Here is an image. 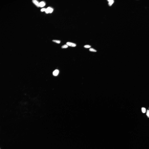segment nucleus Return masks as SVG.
I'll return each mask as SVG.
<instances>
[{"label": "nucleus", "mask_w": 149, "mask_h": 149, "mask_svg": "<svg viewBox=\"0 0 149 149\" xmlns=\"http://www.w3.org/2000/svg\"><path fill=\"white\" fill-rule=\"evenodd\" d=\"M81 3L83 8L93 17L95 18L98 17V7L92 1L89 0H84L81 1Z\"/></svg>", "instance_id": "2"}, {"label": "nucleus", "mask_w": 149, "mask_h": 149, "mask_svg": "<svg viewBox=\"0 0 149 149\" xmlns=\"http://www.w3.org/2000/svg\"><path fill=\"white\" fill-rule=\"evenodd\" d=\"M115 22L111 21V20H108L104 22L102 24V27L104 29H107L110 28H113L114 26Z\"/></svg>", "instance_id": "5"}, {"label": "nucleus", "mask_w": 149, "mask_h": 149, "mask_svg": "<svg viewBox=\"0 0 149 149\" xmlns=\"http://www.w3.org/2000/svg\"><path fill=\"white\" fill-rule=\"evenodd\" d=\"M130 103L133 105L139 106L145 109H149V102L145 100H134L130 102Z\"/></svg>", "instance_id": "4"}, {"label": "nucleus", "mask_w": 149, "mask_h": 149, "mask_svg": "<svg viewBox=\"0 0 149 149\" xmlns=\"http://www.w3.org/2000/svg\"><path fill=\"white\" fill-rule=\"evenodd\" d=\"M133 26V23L131 20L123 17L115 22L113 29L114 32L118 34L122 32L128 33L131 30Z\"/></svg>", "instance_id": "1"}, {"label": "nucleus", "mask_w": 149, "mask_h": 149, "mask_svg": "<svg viewBox=\"0 0 149 149\" xmlns=\"http://www.w3.org/2000/svg\"><path fill=\"white\" fill-rule=\"evenodd\" d=\"M113 12V8L110 4L104 3L98 7V16L101 18H106L111 16Z\"/></svg>", "instance_id": "3"}]
</instances>
